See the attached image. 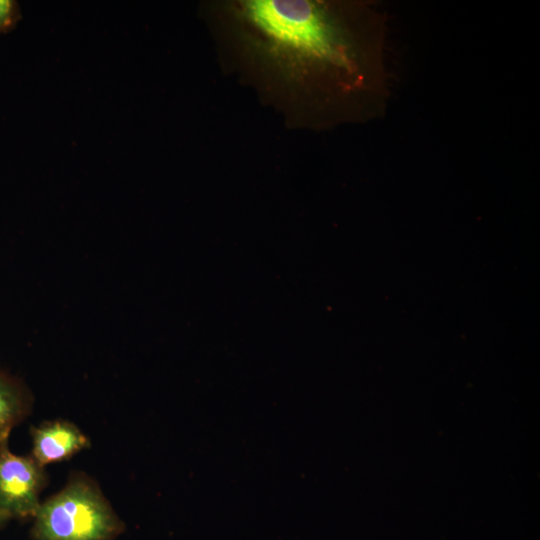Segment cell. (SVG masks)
Here are the masks:
<instances>
[{
  "label": "cell",
  "mask_w": 540,
  "mask_h": 540,
  "mask_svg": "<svg viewBox=\"0 0 540 540\" xmlns=\"http://www.w3.org/2000/svg\"><path fill=\"white\" fill-rule=\"evenodd\" d=\"M32 519L33 540H116L125 530L98 483L84 472L71 473Z\"/></svg>",
  "instance_id": "2"
},
{
  "label": "cell",
  "mask_w": 540,
  "mask_h": 540,
  "mask_svg": "<svg viewBox=\"0 0 540 540\" xmlns=\"http://www.w3.org/2000/svg\"><path fill=\"white\" fill-rule=\"evenodd\" d=\"M20 19V6L16 1L0 0V34L11 31Z\"/></svg>",
  "instance_id": "6"
},
{
  "label": "cell",
  "mask_w": 540,
  "mask_h": 540,
  "mask_svg": "<svg viewBox=\"0 0 540 540\" xmlns=\"http://www.w3.org/2000/svg\"><path fill=\"white\" fill-rule=\"evenodd\" d=\"M10 520V518L0 511V529Z\"/></svg>",
  "instance_id": "7"
},
{
  "label": "cell",
  "mask_w": 540,
  "mask_h": 540,
  "mask_svg": "<svg viewBox=\"0 0 540 540\" xmlns=\"http://www.w3.org/2000/svg\"><path fill=\"white\" fill-rule=\"evenodd\" d=\"M48 484L44 466L34 458L0 450V511L10 519L33 518Z\"/></svg>",
  "instance_id": "3"
},
{
  "label": "cell",
  "mask_w": 540,
  "mask_h": 540,
  "mask_svg": "<svg viewBox=\"0 0 540 540\" xmlns=\"http://www.w3.org/2000/svg\"><path fill=\"white\" fill-rule=\"evenodd\" d=\"M363 11L317 0H231L208 5L224 68L289 124L351 116L369 87Z\"/></svg>",
  "instance_id": "1"
},
{
  "label": "cell",
  "mask_w": 540,
  "mask_h": 540,
  "mask_svg": "<svg viewBox=\"0 0 540 540\" xmlns=\"http://www.w3.org/2000/svg\"><path fill=\"white\" fill-rule=\"evenodd\" d=\"M31 456L41 466L58 463L90 447L89 437L74 423L55 419L31 428Z\"/></svg>",
  "instance_id": "4"
},
{
  "label": "cell",
  "mask_w": 540,
  "mask_h": 540,
  "mask_svg": "<svg viewBox=\"0 0 540 540\" xmlns=\"http://www.w3.org/2000/svg\"><path fill=\"white\" fill-rule=\"evenodd\" d=\"M31 398L24 386L0 370V450L8 447L12 429L29 413Z\"/></svg>",
  "instance_id": "5"
}]
</instances>
